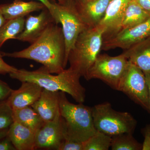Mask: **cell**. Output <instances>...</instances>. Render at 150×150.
<instances>
[{
	"label": "cell",
	"instance_id": "obj_1",
	"mask_svg": "<svg viewBox=\"0 0 150 150\" xmlns=\"http://www.w3.org/2000/svg\"><path fill=\"white\" fill-rule=\"evenodd\" d=\"M51 23L37 40L28 48L13 53L1 52L3 57L33 60L43 65L51 74H59L66 69V46L62 27Z\"/></svg>",
	"mask_w": 150,
	"mask_h": 150
},
{
	"label": "cell",
	"instance_id": "obj_2",
	"mask_svg": "<svg viewBox=\"0 0 150 150\" xmlns=\"http://www.w3.org/2000/svg\"><path fill=\"white\" fill-rule=\"evenodd\" d=\"M9 76L21 82H31L48 90L64 92L78 103H83L85 100L86 89L81 84V77L70 68L56 75L48 72L42 67L35 71L18 69Z\"/></svg>",
	"mask_w": 150,
	"mask_h": 150
},
{
	"label": "cell",
	"instance_id": "obj_3",
	"mask_svg": "<svg viewBox=\"0 0 150 150\" xmlns=\"http://www.w3.org/2000/svg\"><path fill=\"white\" fill-rule=\"evenodd\" d=\"M59 112L65 139L84 142L97 132L94 125L92 108L83 103H71L62 91H60Z\"/></svg>",
	"mask_w": 150,
	"mask_h": 150
},
{
	"label": "cell",
	"instance_id": "obj_4",
	"mask_svg": "<svg viewBox=\"0 0 150 150\" xmlns=\"http://www.w3.org/2000/svg\"><path fill=\"white\" fill-rule=\"evenodd\" d=\"M103 32L97 26L86 29L78 36L69 54V68L85 79L101 50Z\"/></svg>",
	"mask_w": 150,
	"mask_h": 150
},
{
	"label": "cell",
	"instance_id": "obj_5",
	"mask_svg": "<svg viewBox=\"0 0 150 150\" xmlns=\"http://www.w3.org/2000/svg\"><path fill=\"white\" fill-rule=\"evenodd\" d=\"M92 111L97 131L111 137L123 133L133 134L137 126V121L129 112L116 111L108 102L94 105Z\"/></svg>",
	"mask_w": 150,
	"mask_h": 150
},
{
	"label": "cell",
	"instance_id": "obj_6",
	"mask_svg": "<svg viewBox=\"0 0 150 150\" xmlns=\"http://www.w3.org/2000/svg\"><path fill=\"white\" fill-rule=\"evenodd\" d=\"M56 13L55 21L62 24L66 46L65 66L68 63L70 51L74 48L78 36L89 28L78 11L75 0H64L62 3L54 2Z\"/></svg>",
	"mask_w": 150,
	"mask_h": 150
},
{
	"label": "cell",
	"instance_id": "obj_7",
	"mask_svg": "<svg viewBox=\"0 0 150 150\" xmlns=\"http://www.w3.org/2000/svg\"><path fill=\"white\" fill-rule=\"evenodd\" d=\"M129 64V61L122 54L116 56L99 54L89 71L86 80H100L118 91L120 81Z\"/></svg>",
	"mask_w": 150,
	"mask_h": 150
},
{
	"label": "cell",
	"instance_id": "obj_8",
	"mask_svg": "<svg viewBox=\"0 0 150 150\" xmlns=\"http://www.w3.org/2000/svg\"><path fill=\"white\" fill-rule=\"evenodd\" d=\"M118 91L125 94L135 103L149 112V93L144 74L129 62Z\"/></svg>",
	"mask_w": 150,
	"mask_h": 150
},
{
	"label": "cell",
	"instance_id": "obj_9",
	"mask_svg": "<svg viewBox=\"0 0 150 150\" xmlns=\"http://www.w3.org/2000/svg\"><path fill=\"white\" fill-rule=\"evenodd\" d=\"M150 36V18L141 24L122 30L103 40L101 50L108 51L116 48L123 50Z\"/></svg>",
	"mask_w": 150,
	"mask_h": 150
},
{
	"label": "cell",
	"instance_id": "obj_10",
	"mask_svg": "<svg viewBox=\"0 0 150 150\" xmlns=\"http://www.w3.org/2000/svg\"><path fill=\"white\" fill-rule=\"evenodd\" d=\"M64 140L59 109L51 121L45 122L35 132V148L58 150Z\"/></svg>",
	"mask_w": 150,
	"mask_h": 150
},
{
	"label": "cell",
	"instance_id": "obj_11",
	"mask_svg": "<svg viewBox=\"0 0 150 150\" xmlns=\"http://www.w3.org/2000/svg\"><path fill=\"white\" fill-rule=\"evenodd\" d=\"M56 22L48 9L45 8L38 15H29L25 19L24 29L16 39L30 44L42 35L48 25Z\"/></svg>",
	"mask_w": 150,
	"mask_h": 150
},
{
	"label": "cell",
	"instance_id": "obj_12",
	"mask_svg": "<svg viewBox=\"0 0 150 150\" xmlns=\"http://www.w3.org/2000/svg\"><path fill=\"white\" fill-rule=\"evenodd\" d=\"M132 0H112L108 7L104 17L98 26L103 30V40L114 35L118 29L123 13Z\"/></svg>",
	"mask_w": 150,
	"mask_h": 150
},
{
	"label": "cell",
	"instance_id": "obj_13",
	"mask_svg": "<svg viewBox=\"0 0 150 150\" xmlns=\"http://www.w3.org/2000/svg\"><path fill=\"white\" fill-rule=\"evenodd\" d=\"M112 0H75L76 6L89 28L96 27L104 17Z\"/></svg>",
	"mask_w": 150,
	"mask_h": 150
},
{
	"label": "cell",
	"instance_id": "obj_14",
	"mask_svg": "<svg viewBox=\"0 0 150 150\" xmlns=\"http://www.w3.org/2000/svg\"><path fill=\"white\" fill-rule=\"evenodd\" d=\"M20 87L13 90L7 99L13 110L31 106L40 97L43 88L31 82H22Z\"/></svg>",
	"mask_w": 150,
	"mask_h": 150
},
{
	"label": "cell",
	"instance_id": "obj_15",
	"mask_svg": "<svg viewBox=\"0 0 150 150\" xmlns=\"http://www.w3.org/2000/svg\"><path fill=\"white\" fill-rule=\"evenodd\" d=\"M59 99L60 91L43 89L39 98L31 106L47 122L54 119L59 111Z\"/></svg>",
	"mask_w": 150,
	"mask_h": 150
},
{
	"label": "cell",
	"instance_id": "obj_16",
	"mask_svg": "<svg viewBox=\"0 0 150 150\" xmlns=\"http://www.w3.org/2000/svg\"><path fill=\"white\" fill-rule=\"evenodd\" d=\"M122 54L144 73H150V36L124 50Z\"/></svg>",
	"mask_w": 150,
	"mask_h": 150
},
{
	"label": "cell",
	"instance_id": "obj_17",
	"mask_svg": "<svg viewBox=\"0 0 150 150\" xmlns=\"http://www.w3.org/2000/svg\"><path fill=\"white\" fill-rule=\"evenodd\" d=\"M7 136L17 150L35 149V132L17 121L10 126Z\"/></svg>",
	"mask_w": 150,
	"mask_h": 150
},
{
	"label": "cell",
	"instance_id": "obj_18",
	"mask_svg": "<svg viewBox=\"0 0 150 150\" xmlns=\"http://www.w3.org/2000/svg\"><path fill=\"white\" fill-rule=\"evenodd\" d=\"M46 6L40 2L14 0L12 3L0 5V12L6 20L24 17L33 12L42 11Z\"/></svg>",
	"mask_w": 150,
	"mask_h": 150
},
{
	"label": "cell",
	"instance_id": "obj_19",
	"mask_svg": "<svg viewBox=\"0 0 150 150\" xmlns=\"http://www.w3.org/2000/svg\"><path fill=\"white\" fill-rule=\"evenodd\" d=\"M150 18V13L142 8L135 0H132L125 10L121 23L115 34L141 24Z\"/></svg>",
	"mask_w": 150,
	"mask_h": 150
},
{
	"label": "cell",
	"instance_id": "obj_20",
	"mask_svg": "<svg viewBox=\"0 0 150 150\" xmlns=\"http://www.w3.org/2000/svg\"><path fill=\"white\" fill-rule=\"evenodd\" d=\"M14 121L36 132L40 129L45 121L31 106L13 110Z\"/></svg>",
	"mask_w": 150,
	"mask_h": 150
},
{
	"label": "cell",
	"instance_id": "obj_21",
	"mask_svg": "<svg viewBox=\"0 0 150 150\" xmlns=\"http://www.w3.org/2000/svg\"><path fill=\"white\" fill-rule=\"evenodd\" d=\"M24 17L6 20L0 27V48L9 39H15L24 29Z\"/></svg>",
	"mask_w": 150,
	"mask_h": 150
},
{
	"label": "cell",
	"instance_id": "obj_22",
	"mask_svg": "<svg viewBox=\"0 0 150 150\" xmlns=\"http://www.w3.org/2000/svg\"><path fill=\"white\" fill-rule=\"evenodd\" d=\"M112 137V150H141L142 144L137 142L131 133H123Z\"/></svg>",
	"mask_w": 150,
	"mask_h": 150
},
{
	"label": "cell",
	"instance_id": "obj_23",
	"mask_svg": "<svg viewBox=\"0 0 150 150\" xmlns=\"http://www.w3.org/2000/svg\"><path fill=\"white\" fill-rule=\"evenodd\" d=\"M112 137L97 132L83 142V150H108L111 146Z\"/></svg>",
	"mask_w": 150,
	"mask_h": 150
},
{
	"label": "cell",
	"instance_id": "obj_24",
	"mask_svg": "<svg viewBox=\"0 0 150 150\" xmlns=\"http://www.w3.org/2000/svg\"><path fill=\"white\" fill-rule=\"evenodd\" d=\"M13 122V110L7 99L0 101V130L8 129Z\"/></svg>",
	"mask_w": 150,
	"mask_h": 150
},
{
	"label": "cell",
	"instance_id": "obj_25",
	"mask_svg": "<svg viewBox=\"0 0 150 150\" xmlns=\"http://www.w3.org/2000/svg\"><path fill=\"white\" fill-rule=\"evenodd\" d=\"M58 150H83V142L64 139Z\"/></svg>",
	"mask_w": 150,
	"mask_h": 150
},
{
	"label": "cell",
	"instance_id": "obj_26",
	"mask_svg": "<svg viewBox=\"0 0 150 150\" xmlns=\"http://www.w3.org/2000/svg\"><path fill=\"white\" fill-rule=\"evenodd\" d=\"M12 91L6 83L0 79V101L7 99Z\"/></svg>",
	"mask_w": 150,
	"mask_h": 150
},
{
	"label": "cell",
	"instance_id": "obj_27",
	"mask_svg": "<svg viewBox=\"0 0 150 150\" xmlns=\"http://www.w3.org/2000/svg\"><path fill=\"white\" fill-rule=\"evenodd\" d=\"M3 56L1 53L0 52V74L6 75V74H9L11 73L15 72L17 71L18 69L15 67L10 66L6 63L3 59Z\"/></svg>",
	"mask_w": 150,
	"mask_h": 150
},
{
	"label": "cell",
	"instance_id": "obj_28",
	"mask_svg": "<svg viewBox=\"0 0 150 150\" xmlns=\"http://www.w3.org/2000/svg\"><path fill=\"white\" fill-rule=\"evenodd\" d=\"M7 136L0 140V150H16Z\"/></svg>",
	"mask_w": 150,
	"mask_h": 150
},
{
	"label": "cell",
	"instance_id": "obj_29",
	"mask_svg": "<svg viewBox=\"0 0 150 150\" xmlns=\"http://www.w3.org/2000/svg\"><path fill=\"white\" fill-rule=\"evenodd\" d=\"M144 143L142 144V150H150V125L147 126L144 131Z\"/></svg>",
	"mask_w": 150,
	"mask_h": 150
},
{
	"label": "cell",
	"instance_id": "obj_30",
	"mask_svg": "<svg viewBox=\"0 0 150 150\" xmlns=\"http://www.w3.org/2000/svg\"><path fill=\"white\" fill-rule=\"evenodd\" d=\"M135 1L142 8L150 13V0H135Z\"/></svg>",
	"mask_w": 150,
	"mask_h": 150
},
{
	"label": "cell",
	"instance_id": "obj_31",
	"mask_svg": "<svg viewBox=\"0 0 150 150\" xmlns=\"http://www.w3.org/2000/svg\"><path fill=\"white\" fill-rule=\"evenodd\" d=\"M43 4L46 8L48 9L50 12L51 13L54 9V4L53 2H56L55 0H38Z\"/></svg>",
	"mask_w": 150,
	"mask_h": 150
},
{
	"label": "cell",
	"instance_id": "obj_32",
	"mask_svg": "<svg viewBox=\"0 0 150 150\" xmlns=\"http://www.w3.org/2000/svg\"><path fill=\"white\" fill-rule=\"evenodd\" d=\"M146 77V81L149 87V107L150 112V73H144Z\"/></svg>",
	"mask_w": 150,
	"mask_h": 150
},
{
	"label": "cell",
	"instance_id": "obj_33",
	"mask_svg": "<svg viewBox=\"0 0 150 150\" xmlns=\"http://www.w3.org/2000/svg\"><path fill=\"white\" fill-rule=\"evenodd\" d=\"M8 130V129L0 130V140L7 136Z\"/></svg>",
	"mask_w": 150,
	"mask_h": 150
},
{
	"label": "cell",
	"instance_id": "obj_34",
	"mask_svg": "<svg viewBox=\"0 0 150 150\" xmlns=\"http://www.w3.org/2000/svg\"><path fill=\"white\" fill-rule=\"evenodd\" d=\"M6 21V19L4 18L2 13L0 12V27L4 24Z\"/></svg>",
	"mask_w": 150,
	"mask_h": 150
},
{
	"label": "cell",
	"instance_id": "obj_35",
	"mask_svg": "<svg viewBox=\"0 0 150 150\" xmlns=\"http://www.w3.org/2000/svg\"><path fill=\"white\" fill-rule=\"evenodd\" d=\"M58 2L61 3H62V2H63V1H64V0H58Z\"/></svg>",
	"mask_w": 150,
	"mask_h": 150
}]
</instances>
